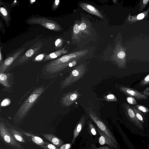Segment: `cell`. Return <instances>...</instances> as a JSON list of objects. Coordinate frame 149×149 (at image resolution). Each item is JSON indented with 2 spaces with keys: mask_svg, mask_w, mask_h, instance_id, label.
Listing matches in <instances>:
<instances>
[{
  "mask_svg": "<svg viewBox=\"0 0 149 149\" xmlns=\"http://www.w3.org/2000/svg\"><path fill=\"white\" fill-rule=\"evenodd\" d=\"M124 109L126 116L129 120L136 126L142 129L143 128L142 125L136 118L132 108L128 104L125 103L124 104Z\"/></svg>",
  "mask_w": 149,
  "mask_h": 149,
  "instance_id": "30bf717a",
  "label": "cell"
},
{
  "mask_svg": "<svg viewBox=\"0 0 149 149\" xmlns=\"http://www.w3.org/2000/svg\"><path fill=\"white\" fill-rule=\"evenodd\" d=\"M79 5L83 10L88 13L102 19L103 18L102 14L97 9L93 6L85 3H80Z\"/></svg>",
  "mask_w": 149,
  "mask_h": 149,
  "instance_id": "7c38bea8",
  "label": "cell"
},
{
  "mask_svg": "<svg viewBox=\"0 0 149 149\" xmlns=\"http://www.w3.org/2000/svg\"><path fill=\"white\" fill-rule=\"evenodd\" d=\"M85 122V117L82 116L79 120L74 130L72 143H74L76 138L79 136L84 125Z\"/></svg>",
  "mask_w": 149,
  "mask_h": 149,
  "instance_id": "2e32d148",
  "label": "cell"
},
{
  "mask_svg": "<svg viewBox=\"0 0 149 149\" xmlns=\"http://www.w3.org/2000/svg\"><path fill=\"white\" fill-rule=\"evenodd\" d=\"M98 133L100 135L99 139V142L101 145L107 144L111 148H117L113 142L107 136L98 128H97Z\"/></svg>",
  "mask_w": 149,
  "mask_h": 149,
  "instance_id": "5bb4252c",
  "label": "cell"
},
{
  "mask_svg": "<svg viewBox=\"0 0 149 149\" xmlns=\"http://www.w3.org/2000/svg\"><path fill=\"white\" fill-rule=\"evenodd\" d=\"M27 22L29 24H39L46 28L56 31H60L62 30L61 26L56 22L45 17H32L28 19Z\"/></svg>",
  "mask_w": 149,
  "mask_h": 149,
  "instance_id": "3957f363",
  "label": "cell"
},
{
  "mask_svg": "<svg viewBox=\"0 0 149 149\" xmlns=\"http://www.w3.org/2000/svg\"><path fill=\"white\" fill-rule=\"evenodd\" d=\"M0 83L3 86L9 87L10 86L8 82V77L9 74L0 73Z\"/></svg>",
  "mask_w": 149,
  "mask_h": 149,
  "instance_id": "603a6c76",
  "label": "cell"
},
{
  "mask_svg": "<svg viewBox=\"0 0 149 149\" xmlns=\"http://www.w3.org/2000/svg\"><path fill=\"white\" fill-rule=\"evenodd\" d=\"M149 13V6L147 10L143 13H140L137 15L131 16L129 13L127 18V21L130 24H133L139 20L144 18L147 16Z\"/></svg>",
  "mask_w": 149,
  "mask_h": 149,
  "instance_id": "e0dca14e",
  "label": "cell"
},
{
  "mask_svg": "<svg viewBox=\"0 0 149 149\" xmlns=\"http://www.w3.org/2000/svg\"><path fill=\"white\" fill-rule=\"evenodd\" d=\"M22 132V134L30 138L32 141L39 147L43 148L45 145L46 141H44L40 137L27 132Z\"/></svg>",
  "mask_w": 149,
  "mask_h": 149,
  "instance_id": "ac0fdd59",
  "label": "cell"
},
{
  "mask_svg": "<svg viewBox=\"0 0 149 149\" xmlns=\"http://www.w3.org/2000/svg\"><path fill=\"white\" fill-rule=\"evenodd\" d=\"M0 135L9 146L15 149H24L23 146L15 139L8 128L2 122L0 123Z\"/></svg>",
  "mask_w": 149,
  "mask_h": 149,
  "instance_id": "277c9868",
  "label": "cell"
},
{
  "mask_svg": "<svg viewBox=\"0 0 149 149\" xmlns=\"http://www.w3.org/2000/svg\"><path fill=\"white\" fill-rule=\"evenodd\" d=\"M63 40L61 38L57 39L55 42V45L57 47H61L62 44Z\"/></svg>",
  "mask_w": 149,
  "mask_h": 149,
  "instance_id": "d6a6232c",
  "label": "cell"
},
{
  "mask_svg": "<svg viewBox=\"0 0 149 149\" xmlns=\"http://www.w3.org/2000/svg\"><path fill=\"white\" fill-rule=\"evenodd\" d=\"M91 149H110V148L107 146L97 147L93 144H92L91 145Z\"/></svg>",
  "mask_w": 149,
  "mask_h": 149,
  "instance_id": "8d00e7d4",
  "label": "cell"
},
{
  "mask_svg": "<svg viewBox=\"0 0 149 149\" xmlns=\"http://www.w3.org/2000/svg\"><path fill=\"white\" fill-rule=\"evenodd\" d=\"M1 49L0 48V65L3 62V61L2 56L1 53Z\"/></svg>",
  "mask_w": 149,
  "mask_h": 149,
  "instance_id": "f35d334b",
  "label": "cell"
},
{
  "mask_svg": "<svg viewBox=\"0 0 149 149\" xmlns=\"http://www.w3.org/2000/svg\"><path fill=\"white\" fill-rule=\"evenodd\" d=\"M59 2V0H55L52 6L53 9L55 10L58 7Z\"/></svg>",
  "mask_w": 149,
  "mask_h": 149,
  "instance_id": "74e56055",
  "label": "cell"
},
{
  "mask_svg": "<svg viewBox=\"0 0 149 149\" xmlns=\"http://www.w3.org/2000/svg\"><path fill=\"white\" fill-rule=\"evenodd\" d=\"M8 129L9 132L16 141L22 143H25V142L22 132L13 128H9Z\"/></svg>",
  "mask_w": 149,
  "mask_h": 149,
  "instance_id": "d6986e66",
  "label": "cell"
},
{
  "mask_svg": "<svg viewBox=\"0 0 149 149\" xmlns=\"http://www.w3.org/2000/svg\"><path fill=\"white\" fill-rule=\"evenodd\" d=\"M88 51L87 49L81 50L63 56L47 63L46 66V70L52 73L60 71L69 67L71 62L77 61L85 56Z\"/></svg>",
  "mask_w": 149,
  "mask_h": 149,
  "instance_id": "6da1fadb",
  "label": "cell"
},
{
  "mask_svg": "<svg viewBox=\"0 0 149 149\" xmlns=\"http://www.w3.org/2000/svg\"><path fill=\"white\" fill-rule=\"evenodd\" d=\"M136 107L139 110L142 112L146 113L149 111V110L144 106L137 105Z\"/></svg>",
  "mask_w": 149,
  "mask_h": 149,
  "instance_id": "f546056e",
  "label": "cell"
},
{
  "mask_svg": "<svg viewBox=\"0 0 149 149\" xmlns=\"http://www.w3.org/2000/svg\"><path fill=\"white\" fill-rule=\"evenodd\" d=\"M43 86L38 88L35 90L27 98L18 110L16 117L18 119H22L26 114L36 100L44 91Z\"/></svg>",
  "mask_w": 149,
  "mask_h": 149,
  "instance_id": "7a4b0ae2",
  "label": "cell"
},
{
  "mask_svg": "<svg viewBox=\"0 0 149 149\" xmlns=\"http://www.w3.org/2000/svg\"><path fill=\"white\" fill-rule=\"evenodd\" d=\"M80 94L77 91L70 93L62 98V102L63 106L68 107L74 103L79 97Z\"/></svg>",
  "mask_w": 149,
  "mask_h": 149,
  "instance_id": "8fae6325",
  "label": "cell"
},
{
  "mask_svg": "<svg viewBox=\"0 0 149 149\" xmlns=\"http://www.w3.org/2000/svg\"><path fill=\"white\" fill-rule=\"evenodd\" d=\"M139 3V10L141 12L146 8L149 3V0H140Z\"/></svg>",
  "mask_w": 149,
  "mask_h": 149,
  "instance_id": "484cf974",
  "label": "cell"
},
{
  "mask_svg": "<svg viewBox=\"0 0 149 149\" xmlns=\"http://www.w3.org/2000/svg\"><path fill=\"white\" fill-rule=\"evenodd\" d=\"M0 11L2 17L7 23H8L9 17V12L8 10L5 7H1L0 8Z\"/></svg>",
  "mask_w": 149,
  "mask_h": 149,
  "instance_id": "cb8c5ba5",
  "label": "cell"
},
{
  "mask_svg": "<svg viewBox=\"0 0 149 149\" xmlns=\"http://www.w3.org/2000/svg\"><path fill=\"white\" fill-rule=\"evenodd\" d=\"M126 100L129 104L134 105L137 104V102L136 100L134 97L129 96L126 98Z\"/></svg>",
  "mask_w": 149,
  "mask_h": 149,
  "instance_id": "1f68e13d",
  "label": "cell"
},
{
  "mask_svg": "<svg viewBox=\"0 0 149 149\" xmlns=\"http://www.w3.org/2000/svg\"><path fill=\"white\" fill-rule=\"evenodd\" d=\"M88 125L89 129L92 134L93 135H96L97 132L96 129L93 125L90 122H89Z\"/></svg>",
  "mask_w": 149,
  "mask_h": 149,
  "instance_id": "83f0119b",
  "label": "cell"
},
{
  "mask_svg": "<svg viewBox=\"0 0 149 149\" xmlns=\"http://www.w3.org/2000/svg\"><path fill=\"white\" fill-rule=\"evenodd\" d=\"M111 58L119 68H124L126 64V54L120 44H117L114 49Z\"/></svg>",
  "mask_w": 149,
  "mask_h": 149,
  "instance_id": "52a82bcc",
  "label": "cell"
},
{
  "mask_svg": "<svg viewBox=\"0 0 149 149\" xmlns=\"http://www.w3.org/2000/svg\"><path fill=\"white\" fill-rule=\"evenodd\" d=\"M42 136L52 144L59 148L63 144V141L55 135L50 134H43Z\"/></svg>",
  "mask_w": 149,
  "mask_h": 149,
  "instance_id": "4fadbf2b",
  "label": "cell"
},
{
  "mask_svg": "<svg viewBox=\"0 0 149 149\" xmlns=\"http://www.w3.org/2000/svg\"><path fill=\"white\" fill-rule=\"evenodd\" d=\"M10 102V100L8 98L4 99L1 102V106H5L8 105Z\"/></svg>",
  "mask_w": 149,
  "mask_h": 149,
  "instance_id": "836d02e7",
  "label": "cell"
},
{
  "mask_svg": "<svg viewBox=\"0 0 149 149\" xmlns=\"http://www.w3.org/2000/svg\"><path fill=\"white\" fill-rule=\"evenodd\" d=\"M118 89L125 94L138 100H146L148 97L144 94L135 89L128 87L119 86Z\"/></svg>",
  "mask_w": 149,
  "mask_h": 149,
  "instance_id": "9c48e42d",
  "label": "cell"
},
{
  "mask_svg": "<svg viewBox=\"0 0 149 149\" xmlns=\"http://www.w3.org/2000/svg\"><path fill=\"white\" fill-rule=\"evenodd\" d=\"M25 50L24 48L20 49L3 61L0 65V73L4 72L13 62L22 54Z\"/></svg>",
  "mask_w": 149,
  "mask_h": 149,
  "instance_id": "ba28073f",
  "label": "cell"
},
{
  "mask_svg": "<svg viewBox=\"0 0 149 149\" xmlns=\"http://www.w3.org/2000/svg\"><path fill=\"white\" fill-rule=\"evenodd\" d=\"M43 148L44 149H59V148L47 142H46L45 145Z\"/></svg>",
  "mask_w": 149,
  "mask_h": 149,
  "instance_id": "4dcf8cb0",
  "label": "cell"
},
{
  "mask_svg": "<svg viewBox=\"0 0 149 149\" xmlns=\"http://www.w3.org/2000/svg\"><path fill=\"white\" fill-rule=\"evenodd\" d=\"M45 56L44 54H41L38 55L34 59V61H42L44 58Z\"/></svg>",
  "mask_w": 149,
  "mask_h": 149,
  "instance_id": "e575fe53",
  "label": "cell"
},
{
  "mask_svg": "<svg viewBox=\"0 0 149 149\" xmlns=\"http://www.w3.org/2000/svg\"><path fill=\"white\" fill-rule=\"evenodd\" d=\"M79 25V24L78 23H75L74 25L73 29L72 39L77 40L79 39L81 31L80 30Z\"/></svg>",
  "mask_w": 149,
  "mask_h": 149,
  "instance_id": "7402d4cb",
  "label": "cell"
},
{
  "mask_svg": "<svg viewBox=\"0 0 149 149\" xmlns=\"http://www.w3.org/2000/svg\"><path fill=\"white\" fill-rule=\"evenodd\" d=\"M88 113L91 118L97 125L98 128L104 133L117 147L118 144L117 141L107 126L98 117L94 112L89 109Z\"/></svg>",
  "mask_w": 149,
  "mask_h": 149,
  "instance_id": "8992f818",
  "label": "cell"
},
{
  "mask_svg": "<svg viewBox=\"0 0 149 149\" xmlns=\"http://www.w3.org/2000/svg\"><path fill=\"white\" fill-rule=\"evenodd\" d=\"M72 144L66 143L63 145L59 148V149H70L71 146Z\"/></svg>",
  "mask_w": 149,
  "mask_h": 149,
  "instance_id": "d590c367",
  "label": "cell"
},
{
  "mask_svg": "<svg viewBox=\"0 0 149 149\" xmlns=\"http://www.w3.org/2000/svg\"><path fill=\"white\" fill-rule=\"evenodd\" d=\"M79 28L81 32L84 33L86 35H89L90 33V24L87 21L82 19V21L79 24Z\"/></svg>",
  "mask_w": 149,
  "mask_h": 149,
  "instance_id": "44dd1931",
  "label": "cell"
},
{
  "mask_svg": "<svg viewBox=\"0 0 149 149\" xmlns=\"http://www.w3.org/2000/svg\"><path fill=\"white\" fill-rule=\"evenodd\" d=\"M68 51L64 48L58 50L55 52L51 53L46 56L44 59V61L52 59L57 58L62 54H65L67 53Z\"/></svg>",
  "mask_w": 149,
  "mask_h": 149,
  "instance_id": "ffe728a7",
  "label": "cell"
},
{
  "mask_svg": "<svg viewBox=\"0 0 149 149\" xmlns=\"http://www.w3.org/2000/svg\"><path fill=\"white\" fill-rule=\"evenodd\" d=\"M105 100L107 102H117V99L113 94H109L104 97Z\"/></svg>",
  "mask_w": 149,
  "mask_h": 149,
  "instance_id": "d4e9b609",
  "label": "cell"
},
{
  "mask_svg": "<svg viewBox=\"0 0 149 149\" xmlns=\"http://www.w3.org/2000/svg\"><path fill=\"white\" fill-rule=\"evenodd\" d=\"M132 109L134 110L137 119L140 122L142 123H144V120L142 116L139 111L136 109L135 107H132Z\"/></svg>",
  "mask_w": 149,
  "mask_h": 149,
  "instance_id": "4316f807",
  "label": "cell"
},
{
  "mask_svg": "<svg viewBox=\"0 0 149 149\" xmlns=\"http://www.w3.org/2000/svg\"><path fill=\"white\" fill-rule=\"evenodd\" d=\"M149 84V74L147 75L141 81L140 86H144Z\"/></svg>",
  "mask_w": 149,
  "mask_h": 149,
  "instance_id": "f1b7e54d",
  "label": "cell"
},
{
  "mask_svg": "<svg viewBox=\"0 0 149 149\" xmlns=\"http://www.w3.org/2000/svg\"><path fill=\"white\" fill-rule=\"evenodd\" d=\"M40 46H39L38 47L35 48L31 49L28 50L23 56L18 58L16 64L18 65L23 63L28 60L30 58L33 56L36 52L40 49Z\"/></svg>",
  "mask_w": 149,
  "mask_h": 149,
  "instance_id": "9a60e30c",
  "label": "cell"
},
{
  "mask_svg": "<svg viewBox=\"0 0 149 149\" xmlns=\"http://www.w3.org/2000/svg\"><path fill=\"white\" fill-rule=\"evenodd\" d=\"M85 72V65L83 64L79 65L73 70L65 79L62 84V87L68 86L76 81L83 77Z\"/></svg>",
  "mask_w": 149,
  "mask_h": 149,
  "instance_id": "5b68a950",
  "label": "cell"
}]
</instances>
